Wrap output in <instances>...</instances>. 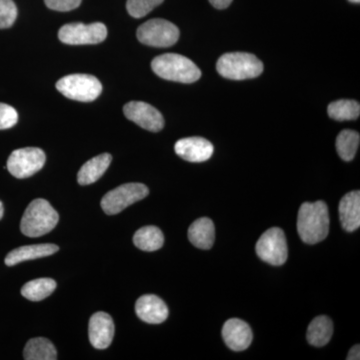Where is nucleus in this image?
Returning <instances> with one entry per match:
<instances>
[{
  "label": "nucleus",
  "mask_w": 360,
  "mask_h": 360,
  "mask_svg": "<svg viewBox=\"0 0 360 360\" xmlns=\"http://www.w3.org/2000/svg\"><path fill=\"white\" fill-rule=\"evenodd\" d=\"M297 231L303 243L316 245L328 238L329 213L323 201L304 202L300 206L297 217Z\"/></svg>",
  "instance_id": "obj_1"
},
{
  "label": "nucleus",
  "mask_w": 360,
  "mask_h": 360,
  "mask_svg": "<svg viewBox=\"0 0 360 360\" xmlns=\"http://www.w3.org/2000/svg\"><path fill=\"white\" fill-rule=\"evenodd\" d=\"M156 75L180 84H193L201 77V71L191 59L176 53H165L151 63Z\"/></svg>",
  "instance_id": "obj_2"
},
{
  "label": "nucleus",
  "mask_w": 360,
  "mask_h": 360,
  "mask_svg": "<svg viewBox=\"0 0 360 360\" xmlns=\"http://www.w3.org/2000/svg\"><path fill=\"white\" fill-rule=\"evenodd\" d=\"M59 215L49 201L39 198L30 202L20 222V231L28 238L49 233L58 224Z\"/></svg>",
  "instance_id": "obj_3"
},
{
  "label": "nucleus",
  "mask_w": 360,
  "mask_h": 360,
  "mask_svg": "<svg viewBox=\"0 0 360 360\" xmlns=\"http://www.w3.org/2000/svg\"><path fill=\"white\" fill-rule=\"evenodd\" d=\"M217 68L219 75L227 79L245 80L259 77L264 71V65L253 54L231 52L219 59Z\"/></svg>",
  "instance_id": "obj_4"
},
{
  "label": "nucleus",
  "mask_w": 360,
  "mask_h": 360,
  "mask_svg": "<svg viewBox=\"0 0 360 360\" xmlns=\"http://www.w3.org/2000/svg\"><path fill=\"white\" fill-rule=\"evenodd\" d=\"M56 89L72 101L90 103L101 96L103 85L94 75H70L59 79Z\"/></svg>",
  "instance_id": "obj_5"
},
{
  "label": "nucleus",
  "mask_w": 360,
  "mask_h": 360,
  "mask_svg": "<svg viewBox=\"0 0 360 360\" xmlns=\"http://www.w3.org/2000/svg\"><path fill=\"white\" fill-rule=\"evenodd\" d=\"M136 35L141 44L148 46L169 47L179 40V30L170 21L155 18L139 26Z\"/></svg>",
  "instance_id": "obj_6"
},
{
  "label": "nucleus",
  "mask_w": 360,
  "mask_h": 360,
  "mask_svg": "<svg viewBox=\"0 0 360 360\" xmlns=\"http://www.w3.org/2000/svg\"><path fill=\"white\" fill-rule=\"evenodd\" d=\"M148 186L142 184H127L116 187L101 200V207L108 215L117 214L129 205L148 195Z\"/></svg>",
  "instance_id": "obj_7"
},
{
  "label": "nucleus",
  "mask_w": 360,
  "mask_h": 360,
  "mask_svg": "<svg viewBox=\"0 0 360 360\" xmlns=\"http://www.w3.org/2000/svg\"><path fill=\"white\" fill-rule=\"evenodd\" d=\"M108 37V28L101 22H75L63 25L59 30L58 39L61 42L70 45L97 44Z\"/></svg>",
  "instance_id": "obj_8"
},
{
  "label": "nucleus",
  "mask_w": 360,
  "mask_h": 360,
  "mask_svg": "<svg viewBox=\"0 0 360 360\" xmlns=\"http://www.w3.org/2000/svg\"><path fill=\"white\" fill-rule=\"evenodd\" d=\"M257 253L267 264L281 266L288 259V243L283 229L272 227L260 236L257 243Z\"/></svg>",
  "instance_id": "obj_9"
},
{
  "label": "nucleus",
  "mask_w": 360,
  "mask_h": 360,
  "mask_svg": "<svg viewBox=\"0 0 360 360\" xmlns=\"http://www.w3.org/2000/svg\"><path fill=\"white\" fill-rule=\"evenodd\" d=\"M45 153L37 148L16 149L7 160V169L16 179H27L44 167Z\"/></svg>",
  "instance_id": "obj_10"
},
{
  "label": "nucleus",
  "mask_w": 360,
  "mask_h": 360,
  "mask_svg": "<svg viewBox=\"0 0 360 360\" xmlns=\"http://www.w3.org/2000/svg\"><path fill=\"white\" fill-rule=\"evenodd\" d=\"M123 112L129 120L148 131L158 132L165 127L162 115L150 104L131 101L125 104Z\"/></svg>",
  "instance_id": "obj_11"
},
{
  "label": "nucleus",
  "mask_w": 360,
  "mask_h": 360,
  "mask_svg": "<svg viewBox=\"0 0 360 360\" xmlns=\"http://www.w3.org/2000/svg\"><path fill=\"white\" fill-rule=\"evenodd\" d=\"M115 323L110 314L96 312L90 317L89 335L90 343L96 349H105L112 342Z\"/></svg>",
  "instance_id": "obj_12"
},
{
  "label": "nucleus",
  "mask_w": 360,
  "mask_h": 360,
  "mask_svg": "<svg viewBox=\"0 0 360 360\" xmlns=\"http://www.w3.org/2000/svg\"><path fill=\"white\" fill-rule=\"evenodd\" d=\"M175 153L189 162H205L213 155L212 142L202 137H187L175 143Z\"/></svg>",
  "instance_id": "obj_13"
},
{
  "label": "nucleus",
  "mask_w": 360,
  "mask_h": 360,
  "mask_svg": "<svg viewBox=\"0 0 360 360\" xmlns=\"http://www.w3.org/2000/svg\"><path fill=\"white\" fill-rule=\"evenodd\" d=\"M222 338L231 350L243 352L250 347L253 336L246 322L238 319H231L225 322L222 328Z\"/></svg>",
  "instance_id": "obj_14"
},
{
  "label": "nucleus",
  "mask_w": 360,
  "mask_h": 360,
  "mask_svg": "<svg viewBox=\"0 0 360 360\" xmlns=\"http://www.w3.org/2000/svg\"><path fill=\"white\" fill-rule=\"evenodd\" d=\"M135 312L142 321L150 324H160L167 321V305L161 298L153 295H142L135 304Z\"/></svg>",
  "instance_id": "obj_15"
},
{
  "label": "nucleus",
  "mask_w": 360,
  "mask_h": 360,
  "mask_svg": "<svg viewBox=\"0 0 360 360\" xmlns=\"http://www.w3.org/2000/svg\"><path fill=\"white\" fill-rule=\"evenodd\" d=\"M340 219L343 229L348 232L356 231L360 226V191L345 194L340 202Z\"/></svg>",
  "instance_id": "obj_16"
},
{
  "label": "nucleus",
  "mask_w": 360,
  "mask_h": 360,
  "mask_svg": "<svg viewBox=\"0 0 360 360\" xmlns=\"http://www.w3.org/2000/svg\"><path fill=\"white\" fill-rule=\"evenodd\" d=\"M59 248L53 243H42V245H33L21 246L16 250H11L6 255V264L7 266H13L26 262V260L37 259L58 252Z\"/></svg>",
  "instance_id": "obj_17"
},
{
  "label": "nucleus",
  "mask_w": 360,
  "mask_h": 360,
  "mask_svg": "<svg viewBox=\"0 0 360 360\" xmlns=\"http://www.w3.org/2000/svg\"><path fill=\"white\" fill-rule=\"evenodd\" d=\"M112 156L108 153L97 155L87 161L80 168L77 174V181L80 186H89L94 184L104 174L110 167Z\"/></svg>",
  "instance_id": "obj_18"
},
{
  "label": "nucleus",
  "mask_w": 360,
  "mask_h": 360,
  "mask_svg": "<svg viewBox=\"0 0 360 360\" xmlns=\"http://www.w3.org/2000/svg\"><path fill=\"white\" fill-rule=\"evenodd\" d=\"M215 229L212 220L202 217L195 220L188 229V238L195 248L210 250L214 243Z\"/></svg>",
  "instance_id": "obj_19"
},
{
  "label": "nucleus",
  "mask_w": 360,
  "mask_h": 360,
  "mask_svg": "<svg viewBox=\"0 0 360 360\" xmlns=\"http://www.w3.org/2000/svg\"><path fill=\"white\" fill-rule=\"evenodd\" d=\"M333 321L329 317L321 315L315 317L314 321L310 322L307 338L309 345L315 347H322L328 345L333 338Z\"/></svg>",
  "instance_id": "obj_20"
},
{
  "label": "nucleus",
  "mask_w": 360,
  "mask_h": 360,
  "mask_svg": "<svg viewBox=\"0 0 360 360\" xmlns=\"http://www.w3.org/2000/svg\"><path fill=\"white\" fill-rule=\"evenodd\" d=\"M23 357L26 360H56L58 359V352L51 340L37 338L26 343Z\"/></svg>",
  "instance_id": "obj_21"
},
{
  "label": "nucleus",
  "mask_w": 360,
  "mask_h": 360,
  "mask_svg": "<svg viewBox=\"0 0 360 360\" xmlns=\"http://www.w3.org/2000/svg\"><path fill=\"white\" fill-rule=\"evenodd\" d=\"M135 246L143 251H155L160 250L165 243L162 231L156 226L141 227L135 232L134 236Z\"/></svg>",
  "instance_id": "obj_22"
},
{
  "label": "nucleus",
  "mask_w": 360,
  "mask_h": 360,
  "mask_svg": "<svg viewBox=\"0 0 360 360\" xmlns=\"http://www.w3.org/2000/svg\"><path fill=\"white\" fill-rule=\"evenodd\" d=\"M56 281L51 278H39L25 283L21 288V295L30 302H40L56 290Z\"/></svg>",
  "instance_id": "obj_23"
},
{
  "label": "nucleus",
  "mask_w": 360,
  "mask_h": 360,
  "mask_svg": "<svg viewBox=\"0 0 360 360\" xmlns=\"http://www.w3.org/2000/svg\"><path fill=\"white\" fill-rule=\"evenodd\" d=\"M360 136L354 130L345 129L336 139V149L341 160L352 161L359 149Z\"/></svg>",
  "instance_id": "obj_24"
},
{
  "label": "nucleus",
  "mask_w": 360,
  "mask_h": 360,
  "mask_svg": "<svg viewBox=\"0 0 360 360\" xmlns=\"http://www.w3.org/2000/svg\"><path fill=\"white\" fill-rule=\"evenodd\" d=\"M328 112L333 120H338V122L354 120L359 117V103L350 101V99H340V101L329 104Z\"/></svg>",
  "instance_id": "obj_25"
},
{
  "label": "nucleus",
  "mask_w": 360,
  "mask_h": 360,
  "mask_svg": "<svg viewBox=\"0 0 360 360\" xmlns=\"http://www.w3.org/2000/svg\"><path fill=\"white\" fill-rule=\"evenodd\" d=\"M163 1L165 0H127V13L134 18H144Z\"/></svg>",
  "instance_id": "obj_26"
},
{
  "label": "nucleus",
  "mask_w": 360,
  "mask_h": 360,
  "mask_svg": "<svg viewBox=\"0 0 360 360\" xmlns=\"http://www.w3.org/2000/svg\"><path fill=\"white\" fill-rule=\"evenodd\" d=\"M18 18V7L13 0H0V30L11 27Z\"/></svg>",
  "instance_id": "obj_27"
},
{
  "label": "nucleus",
  "mask_w": 360,
  "mask_h": 360,
  "mask_svg": "<svg viewBox=\"0 0 360 360\" xmlns=\"http://www.w3.org/2000/svg\"><path fill=\"white\" fill-rule=\"evenodd\" d=\"M18 122V111L8 104L0 103V130L11 129Z\"/></svg>",
  "instance_id": "obj_28"
},
{
  "label": "nucleus",
  "mask_w": 360,
  "mask_h": 360,
  "mask_svg": "<svg viewBox=\"0 0 360 360\" xmlns=\"http://www.w3.org/2000/svg\"><path fill=\"white\" fill-rule=\"evenodd\" d=\"M82 0H44L49 8L56 11H70L77 8Z\"/></svg>",
  "instance_id": "obj_29"
},
{
  "label": "nucleus",
  "mask_w": 360,
  "mask_h": 360,
  "mask_svg": "<svg viewBox=\"0 0 360 360\" xmlns=\"http://www.w3.org/2000/svg\"><path fill=\"white\" fill-rule=\"evenodd\" d=\"M212 6L217 9H224L231 6L232 0H210Z\"/></svg>",
  "instance_id": "obj_30"
},
{
  "label": "nucleus",
  "mask_w": 360,
  "mask_h": 360,
  "mask_svg": "<svg viewBox=\"0 0 360 360\" xmlns=\"http://www.w3.org/2000/svg\"><path fill=\"white\" fill-rule=\"evenodd\" d=\"M347 360H359L360 359V347L359 345H354L348 352Z\"/></svg>",
  "instance_id": "obj_31"
},
{
  "label": "nucleus",
  "mask_w": 360,
  "mask_h": 360,
  "mask_svg": "<svg viewBox=\"0 0 360 360\" xmlns=\"http://www.w3.org/2000/svg\"><path fill=\"white\" fill-rule=\"evenodd\" d=\"M4 205H2L1 201H0V219H1L2 217H4Z\"/></svg>",
  "instance_id": "obj_32"
},
{
  "label": "nucleus",
  "mask_w": 360,
  "mask_h": 360,
  "mask_svg": "<svg viewBox=\"0 0 360 360\" xmlns=\"http://www.w3.org/2000/svg\"><path fill=\"white\" fill-rule=\"evenodd\" d=\"M348 1L352 2V4H359L360 0H348Z\"/></svg>",
  "instance_id": "obj_33"
}]
</instances>
